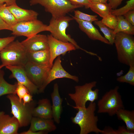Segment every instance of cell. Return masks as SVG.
Returning a JSON list of instances; mask_svg holds the SVG:
<instances>
[{"label":"cell","instance_id":"6da1fadb","mask_svg":"<svg viewBox=\"0 0 134 134\" xmlns=\"http://www.w3.org/2000/svg\"><path fill=\"white\" fill-rule=\"evenodd\" d=\"M96 103L90 102L88 106L85 108L77 107L78 112L71 119L73 123L78 125L80 128V134H88L91 132L103 134V131L98 128V116L95 115Z\"/></svg>","mask_w":134,"mask_h":134},{"label":"cell","instance_id":"7a4b0ae2","mask_svg":"<svg viewBox=\"0 0 134 134\" xmlns=\"http://www.w3.org/2000/svg\"><path fill=\"white\" fill-rule=\"evenodd\" d=\"M27 51L21 42L17 40L11 42L0 52L2 64L23 66L28 61Z\"/></svg>","mask_w":134,"mask_h":134},{"label":"cell","instance_id":"3957f363","mask_svg":"<svg viewBox=\"0 0 134 134\" xmlns=\"http://www.w3.org/2000/svg\"><path fill=\"white\" fill-rule=\"evenodd\" d=\"M114 43L119 61L129 66L134 65V38L133 35L118 33L116 34Z\"/></svg>","mask_w":134,"mask_h":134},{"label":"cell","instance_id":"277c9868","mask_svg":"<svg viewBox=\"0 0 134 134\" xmlns=\"http://www.w3.org/2000/svg\"><path fill=\"white\" fill-rule=\"evenodd\" d=\"M7 98L9 100L11 107V113L18 120L20 127H25L30 124L33 117L32 112L36 104L33 100L30 103L24 104L20 101L16 94L8 95Z\"/></svg>","mask_w":134,"mask_h":134},{"label":"cell","instance_id":"5b68a950","mask_svg":"<svg viewBox=\"0 0 134 134\" xmlns=\"http://www.w3.org/2000/svg\"><path fill=\"white\" fill-rule=\"evenodd\" d=\"M73 20L72 17L66 15L57 18L52 17L48 25V31L56 39L64 42H70L75 46L76 49H81L90 54V52L80 47L69 35L66 34V30L69 26V23Z\"/></svg>","mask_w":134,"mask_h":134},{"label":"cell","instance_id":"8992f818","mask_svg":"<svg viewBox=\"0 0 134 134\" xmlns=\"http://www.w3.org/2000/svg\"><path fill=\"white\" fill-rule=\"evenodd\" d=\"M97 82L95 81L86 83L82 85L75 87V92L69 93L68 96L74 102L75 106H72L76 109L77 107L85 108L88 101L93 102L98 98L99 90L96 89L93 90L96 86Z\"/></svg>","mask_w":134,"mask_h":134},{"label":"cell","instance_id":"52a82bcc","mask_svg":"<svg viewBox=\"0 0 134 134\" xmlns=\"http://www.w3.org/2000/svg\"><path fill=\"white\" fill-rule=\"evenodd\" d=\"M119 88L116 86L110 90L98 101V113H106L112 116L119 110L124 108L121 96L118 92Z\"/></svg>","mask_w":134,"mask_h":134},{"label":"cell","instance_id":"ba28073f","mask_svg":"<svg viewBox=\"0 0 134 134\" xmlns=\"http://www.w3.org/2000/svg\"><path fill=\"white\" fill-rule=\"evenodd\" d=\"M30 3L31 5H41L55 18L66 16L76 8L84 7L73 5L68 0H30Z\"/></svg>","mask_w":134,"mask_h":134},{"label":"cell","instance_id":"9c48e42d","mask_svg":"<svg viewBox=\"0 0 134 134\" xmlns=\"http://www.w3.org/2000/svg\"><path fill=\"white\" fill-rule=\"evenodd\" d=\"M12 34L14 36L29 37L43 31H48V26L37 19L18 22L11 27Z\"/></svg>","mask_w":134,"mask_h":134},{"label":"cell","instance_id":"30bf717a","mask_svg":"<svg viewBox=\"0 0 134 134\" xmlns=\"http://www.w3.org/2000/svg\"><path fill=\"white\" fill-rule=\"evenodd\" d=\"M23 67L29 79L38 89L44 82L51 68L29 61Z\"/></svg>","mask_w":134,"mask_h":134},{"label":"cell","instance_id":"8fae6325","mask_svg":"<svg viewBox=\"0 0 134 134\" xmlns=\"http://www.w3.org/2000/svg\"><path fill=\"white\" fill-rule=\"evenodd\" d=\"M56 59L45 81L42 86L38 89V93H43L49 84L57 79L65 78L71 79L77 82H79V78L78 76L70 74L64 68L61 64L62 61L60 56Z\"/></svg>","mask_w":134,"mask_h":134},{"label":"cell","instance_id":"7c38bea8","mask_svg":"<svg viewBox=\"0 0 134 134\" xmlns=\"http://www.w3.org/2000/svg\"><path fill=\"white\" fill-rule=\"evenodd\" d=\"M47 36L50 55V65L51 67L54 60L58 57L76 49L75 46L70 42H64L57 39L51 34Z\"/></svg>","mask_w":134,"mask_h":134},{"label":"cell","instance_id":"4fadbf2b","mask_svg":"<svg viewBox=\"0 0 134 134\" xmlns=\"http://www.w3.org/2000/svg\"><path fill=\"white\" fill-rule=\"evenodd\" d=\"M5 67L11 72L10 78H15L16 79L17 82L25 86L32 95L38 93V87L29 79L23 66L8 65Z\"/></svg>","mask_w":134,"mask_h":134},{"label":"cell","instance_id":"5bb4252c","mask_svg":"<svg viewBox=\"0 0 134 134\" xmlns=\"http://www.w3.org/2000/svg\"><path fill=\"white\" fill-rule=\"evenodd\" d=\"M27 52H34L49 49L47 36L36 34L21 42Z\"/></svg>","mask_w":134,"mask_h":134},{"label":"cell","instance_id":"9a60e30c","mask_svg":"<svg viewBox=\"0 0 134 134\" xmlns=\"http://www.w3.org/2000/svg\"><path fill=\"white\" fill-rule=\"evenodd\" d=\"M73 20L77 23L80 30L84 32L91 39L98 40L105 44L110 45L108 41L100 34L92 23L83 21L72 16Z\"/></svg>","mask_w":134,"mask_h":134},{"label":"cell","instance_id":"2e32d148","mask_svg":"<svg viewBox=\"0 0 134 134\" xmlns=\"http://www.w3.org/2000/svg\"><path fill=\"white\" fill-rule=\"evenodd\" d=\"M20 127L17 120L13 116L5 114L0 116V134H17Z\"/></svg>","mask_w":134,"mask_h":134},{"label":"cell","instance_id":"e0dca14e","mask_svg":"<svg viewBox=\"0 0 134 134\" xmlns=\"http://www.w3.org/2000/svg\"><path fill=\"white\" fill-rule=\"evenodd\" d=\"M29 130L34 132L43 131L47 133L55 130L57 127L52 119L33 117Z\"/></svg>","mask_w":134,"mask_h":134},{"label":"cell","instance_id":"ac0fdd59","mask_svg":"<svg viewBox=\"0 0 134 134\" xmlns=\"http://www.w3.org/2000/svg\"><path fill=\"white\" fill-rule=\"evenodd\" d=\"M51 96L52 102L53 118L55 122L59 124L60 123L61 116L62 111V104L63 99L60 95L59 86L57 83L54 84L53 91Z\"/></svg>","mask_w":134,"mask_h":134},{"label":"cell","instance_id":"d6986e66","mask_svg":"<svg viewBox=\"0 0 134 134\" xmlns=\"http://www.w3.org/2000/svg\"><path fill=\"white\" fill-rule=\"evenodd\" d=\"M7 6L17 22L37 19L38 14L34 11L22 8L17 5Z\"/></svg>","mask_w":134,"mask_h":134},{"label":"cell","instance_id":"ffe728a7","mask_svg":"<svg viewBox=\"0 0 134 134\" xmlns=\"http://www.w3.org/2000/svg\"><path fill=\"white\" fill-rule=\"evenodd\" d=\"M37 106L34 109L33 117L47 119H52V105L50 100L47 98L39 100Z\"/></svg>","mask_w":134,"mask_h":134},{"label":"cell","instance_id":"44dd1931","mask_svg":"<svg viewBox=\"0 0 134 134\" xmlns=\"http://www.w3.org/2000/svg\"><path fill=\"white\" fill-rule=\"evenodd\" d=\"M28 61L41 65L50 66V55L49 49L39 51L27 52Z\"/></svg>","mask_w":134,"mask_h":134},{"label":"cell","instance_id":"7402d4cb","mask_svg":"<svg viewBox=\"0 0 134 134\" xmlns=\"http://www.w3.org/2000/svg\"><path fill=\"white\" fill-rule=\"evenodd\" d=\"M118 119L122 120L126 124V128L129 131L134 132V111L128 110L121 108L116 112Z\"/></svg>","mask_w":134,"mask_h":134},{"label":"cell","instance_id":"603a6c76","mask_svg":"<svg viewBox=\"0 0 134 134\" xmlns=\"http://www.w3.org/2000/svg\"><path fill=\"white\" fill-rule=\"evenodd\" d=\"M117 24L113 30L114 34L122 32L131 35L134 34V26L129 22L123 16H117Z\"/></svg>","mask_w":134,"mask_h":134},{"label":"cell","instance_id":"cb8c5ba5","mask_svg":"<svg viewBox=\"0 0 134 134\" xmlns=\"http://www.w3.org/2000/svg\"><path fill=\"white\" fill-rule=\"evenodd\" d=\"M4 72L0 69V97L5 95L16 94L17 82L14 84H10L4 79Z\"/></svg>","mask_w":134,"mask_h":134},{"label":"cell","instance_id":"d4e9b609","mask_svg":"<svg viewBox=\"0 0 134 134\" xmlns=\"http://www.w3.org/2000/svg\"><path fill=\"white\" fill-rule=\"evenodd\" d=\"M89 8L102 18L111 14L112 9L111 6L107 3H91L89 6Z\"/></svg>","mask_w":134,"mask_h":134},{"label":"cell","instance_id":"484cf974","mask_svg":"<svg viewBox=\"0 0 134 134\" xmlns=\"http://www.w3.org/2000/svg\"><path fill=\"white\" fill-rule=\"evenodd\" d=\"M0 18L11 27L17 23L5 3L0 4Z\"/></svg>","mask_w":134,"mask_h":134},{"label":"cell","instance_id":"4316f807","mask_svg":"<svg viewBox=\"0 0 134 134\" xmlns=\"http://www.w3.org/2000/svg\"><path fill=\"white\" fill-rule=\"evenodd\" d=\"M94 23L100 28L104 34V37L108 41L110 45H113L114 43L116 35V34L114 33L113 30L104 25L101 21L97 20L95 21Z\"/></svg>","mask_w":134,"mask_h":134},{"label":"cell","instance_id":"83f0119b","mask_svg":"<svg viewBox=\"0 0 134 134\" xmlns=\"http://www.w3.org/2000/svg\"><path fill=\"white\" fill-rule=\"evenodd\" d=\"M128 72L125 75L117 78V80L121 83H126L134 85V65H130Z\"/></svg>","mask_w":134,"mask_h":134},{"label":"cell","instance_id":"f1b7e54d","mask_svg":"<svg viewBox=\"0 0 134 134\" xmlns=\"http://www.w3.org/2000/svg\"><path fill=\"white\" fill-rule=\"evenodd\" d=\"M134 10V0H129L124 6L118 9H112L111 14L116 16L124 15L129 11Z\"/></svg>","mask_w":134,"mask_h":134},{"label":"cell","instance_id":"f546056e","mask_svg":"<svg viewBox=\"0 0 134 134\" xmlns=\"http://www.w3.org/2000/svg\"><path fill=\"white\" fill-rule=\"evenodd\" d=\"M103 134H134V132L128 130L124 126H120L117 130H114L109 127H105L103 130Z\"/></svg>","mask_w":134,"mask_h":134},{"label":"cell","instance_id":"4dcf8cb0","mask_svg":"<svg viewBox=\"0 0 134 134\" xmlns=\"http://www.w3.org/2000/svg\"><path fill=\"white\" fill-rule=\"evenodd\" d=\"M74 16L75 18L79 19L92 23L98 20L96 15L88 14L78 10H74Z\"/></svg>","mask_w":134,"mask_h":134},{"label":"cell","instance_id":"1f68e13d","mask_svg":"<svg viewBox=\"0 0 134 134\" xmlns=\"http://www.w3.org/2000/svg\"><path fill=\"white\" fill-rule=\"evenodd\" d=\"M101 21L104 25L113 30L115 29L117 25V17L111 14L102 18Z\"/></svg>","mask_w":134,"mask_h":134},{"label":"cell","instance_id":"d6a6232c","mask_svg":"<svg viewBox=\"0 0 134 134\" xmlns=\"http://www.w3.org/2000/svg\"><path fill=\"white\" fill-rule=\"evenodd\" d=\"M16 92V95L18 97L20 101H22V99L25 95L28 93H30L26 87L22 84L17 82Z\"/></svg>","mask_w":134,"mask_h":134},{"label":"cell","instance_id":"836d02e7","mask_svg":"<svg viewBox=\"0 0 134 134\" xmlns=\"http://www.w3.org/2000/svg\"><path fill=\"white\" fill-rule=\"evenodd\" d=\"M14 36L3 38H0V52L2 49L8 43L14 40Z\"/></svg>","mask_w":134,"mask_h":134},{"label":"cell","instance_id":"e575fe53","mask_svg":"<svg viewBox=\"0 0 134 134\" xmlns=\"http://www.w3.org/2000/svg\"><path fill=\"white\" fill-rule=\"evenodd\" d=\"M72 4L84 6L86 8H89V6L91 3L89 0H68Z\"/></svg>","mask_w":134,"mask_h":134},{"label":"cell","instance_id":"d590c367","mask_svg":"<svg viewBox=\"0 0 134 134\" xmlns=\"http://www.w3.org/2000/svg\"><path fill=\"white\" fill-rule=\"evenodd\" d=\"M125 18L131 24L134 26V10L129 11L124 15Z\"/></svg>","mask_w":134,"mask_h":134},{"label":"cell","instance_id":"8d00e7d4","mask_svg":"<svg viewBox=\"0 0 134 134\" xmlns=\"http://www.w3.org/2000/svg\"><path fill=\"white\" fill-rule=\"evenodd\" d=\"M123 0H108V4L111 6L112 9H116L121 3Z\"/></svg>","mask_w":134,"mask_h":134},{"label":"cell","instance_id":"74e56055","mask_svg":"<svg viewBox=\"0 0 134 134\" xmlns=\"http://www.w3.org/2000/svg\"><path fill=\"white\" fill-rule=\"evenodd\" d=\"M22 100L24 104L30 103L33 100L32 95L30 93L26 94L23 97Z\"/></svg>","mask_w":134,"mask_h":134},{"label":"cell","instance_id":"f35d334b","mask_svg":"<svg viewBox=\"0 0 134 134\" xmlns=\"http://www.w3.org/2000/svg\"><path fill=\"white\" fill-rule=\"evenodd\" d=\"M5 30L11 31V27L0 18V31Z\"/></svg>","mask_w":134,"mask_h":134},{"label":"cell","instance_id":"ab89813d","mask_svg":"<svg viewBox=\"0 0 134 134\" xmlns=\"http://www.w3.org/2000/svg\"><path fill=\"white\" fill-rule=\"evenodd\" d=\"M6 4L7 6H10L17 5L16 0H0V4Z\"/></svg>","mask_w":134,"mask_h":134},{"label":"cell","instance_id":"60d3db41","mask_svg":"<svg viewBox=\"0 0 134 134\" xmlns=\"http://www.w3.org/2000/svg\"><path fill=\"white\" fill-rule=\"evenodd\" d=\"M47 133L43 131L34 132L29 130L28 131L21 133L20 134H47Z\"/></svg>","mask_w":134,"mask_h":134},{"label":"cell","instance_id":"b9f144b4","mask_svg":"<svg viewBox=\"0 0 134 134\" xmlns=\"http://www.w3.org/2000/svg\"><path fill=\"white\" fill-rule=\"evenodd\" d=\"M91 3H106L108 0H89Z\"/></svg>","mask_w":134,"mask_h":134},{"label":"cell","instance_id":"7bdbcfd3","mask_svg":"<svg viewBox=\"0 0 134 134\" xmlns=\"http://www.w3.org/2000/svg\"><path fill=\"white\" fill-rule=\"evenodd\" d=\"M4 113V112L3 111H0V116Z\"/></svg>","mask_w":134,"mask_h":134},{"label":"cell","instance_id":"ee69618b","mask_svg":"<svg viewBox=\"0 0 134 134\" xmlns=\"http://www.w3.org/2000/svg\"><path fill=\"white\" fill-rule=\"evenodd\" d=\"M4 67V66L2 64L1 65H0V69H1L2 67Z\"/></svg>","mask_w":134,"mask_h":134}]
</instances>
